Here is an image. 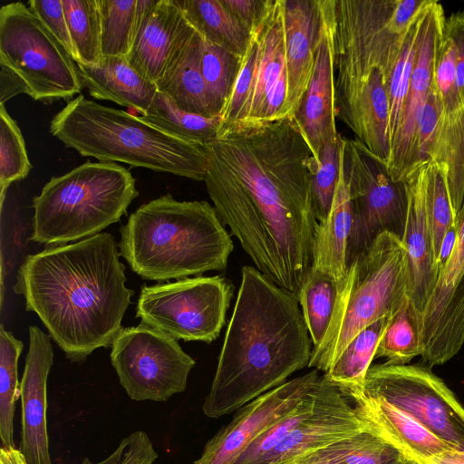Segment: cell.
Here are the masks:
<instances>
[{
    "mask_svg": "<svg viewBox=\"0 0 464 464\" xmlns=\"http://www.w3.org/2000/svg\"><path fill=\"white\" fill-rule=\"evenodd\" d=\"M444 33L455 46L456 86L459 99L464 107V11L446 17Z\"/></svg>",
    "mask_w": 464,
    "mask_h": 464,
    "instance_id": "obj_47",
    "label": "cell"
},
{
    "mask_svg": "<svg viewBox=\"0 0 464 464\" xmlns=\"http://www.w3.org/2000/svg\"><path fill=\"white\" fill-rule=\"evenodd\" d=\"M111 362L127 395L137 401H166L183 392L196 364L176 338L141 322L121 329Z\"/></svg>",
    "mask_w": 464,
    "mask_h": 464,
    "instance_id": "obj_12",
    "label": "cell"
},
{
    "mask_svg": "<svg viewBox=\"0 0 464 464\" xmlns=\"http://www.w3.org/2000/svg\"><path fill=\"white\" fill-rule=\"evenodd\" d=\"M51 336L29 327V349L20 382L21 442L27 464H53L47 432V379L53 362Z\"/></svg>",
    "mask_w": 464,
    "mask_h": 464,
    "instance_id": "obj_21",
    "label": "cell"
},
{
    "mask_svg": "<svg viewBox=\"0 0 464 464\" xmlns=\"http://www.w3.org/2000/svg\"><path fill=\"white\" fill-rule=\"evenodd\" d=\"M24 343L11 332L0 326V438L2 447L15 448L14 417L15 402L20 397L18 359Z\"/></svg>",
    "mask_w": 464,
    "mask_h": 464,
    "instance_id": "obj_36",
    "label": "cell"
},
{
    "mask_svg": "<svg viewBox=\"0 0 464 464\" xmlns=\"http://www.w3.org/2000/svg\"><path fill=\"white\" fill-rule=\"evenodd\" d=\"M30 9L45 27L63 44L74 60V51L70 37L62 0H30Z\"/></svg>",
    "mask_w": 464,
    "mask_h": 464,
    "instance_id": "obj_46",
    "label": "cell"
},
{
    "mask_svg": "<svg viewBox=\"0 0 464 464\" xmlns=\"http://www.w3.org/2000/svg\"><path fill=\"white\" fill-rule=\"evenodd\" d=\"M195 31L176 0H137L134 38L126 59L156 82Z\"/></svg>",
    "mask_w": 464,
    "mask_h": 464,
    "instance_id": "obj_17",
    "label": "cell"
},
{
    "mask_svg": "<svg viewBox=\"0 0 464 464\" xmlns=\"http://www.w3.org/2000/svg\"><path fill=\"white\" fill-rule=\"evenodd\" d=\"M102 57H127L134 38L137 0H97Z\"/></svg>",
    "mask_w": 464,
    "mask_h": 464,
    "instance_id": "obj_37",
    "label": "cell"
},
{
    "mask_svg": "<svg viewBox=\"0 0 464 464\" xmlns=\"http://www.w3.org/2000/svg\"><path fill=\"white\" fill-rule=\"evenodd\" d=\"M431 89L443 116H454L464 109L456 86L455 46L444 30L435 54Z\"/></svg>",
    "mask_w": 464,
    "mask_h": 464,
    "instance_id": "obj_43",
    "label": "cell"
},
{
    "mask_svg": "<svg viewBox=\"0 0 464 464\" xmlns=\"http://www.w3.org/2000/svg\"><path fill=\"white\" fill-rule=\"evenodd\" d=\"M249 45L251 83L234 123L260 124L288 118L284 0H273L262 23L251 31Z\"/></svg>",
    "mask_w": 464,
    "mask_h": 464,
    "instance_id": "obj_14",
    "label": "cell"
},
{
    "mask_svg": "<svg viewBox=\"0 0 464 464\" xmlns=\"http://www.w3.org/2000/svg\"><path fill=\"white\" fill-rule=\"evenodd\" d=\"M392 315L377 320L357 334L324 373L347 398L363 393L367 372Z\"/></svg>",
    "mask_w": 464,
    "mask_h": 464,
    "instance_id": "obj_28",
    "label": "cell"
},
{
    "mask_svg": "<svg viewBox=\"0 0 464 464\" xmlns=\"http://www.w3.org/2000/svg\"><path fill=\"white\" fill-rule=\"evenodd\" d=\"M342 161L347 179L353 224L346 265L365 253L382 232L401 239L408 210L406 179H392L386 161L356 140L343 139Z\"/></svg>",
    "mask_w": 464,
    "mask_h": 464,
    "instance_id": "obj_10",
    "label": "cell"
},
{
    "mask_svg": "<svg viewBox=\"0 0 464 464\" xmlns=\"http://www.w3.org/2000/svg\"><path fill=\"white\" fill-rule=\"evenodd\" d=\"M428 164L420 166L406 178L408 210L401 238L406 253L407 297L420 318L440 274L426 212Z\"/></svg>",
    "mask_w": 464,
    "mask_h": 464,
    "instance_id": "obj_22",
    "label": "cell"
},
{
    "mask_svg": "<svg viewBox=\"0 0 464 464\" xmlns=\"http://www.w3.org/2000/svg\"><path fill=\"white\" fill-rule=\"evenodd\" d=\"M445 20L442 5L434 0L420 18L416 56L402 119L388 161L389 172L395 181L404 180L408 176L413 140L431 88L434 59Z\"/></svg>",
    "mask_w": 464,
    "mask_h": 464,
    "instance_id": "obj_18",
    "label": "cell"
},
{
    "mask_svg": "<svg viewBox=\"0 0 464 464\" xmlns=\"http://www.w3.org/2000/svg\"><path fill=\"white\" fill-rule=\"evenodd\" d=\"M320 384V383H319ZM319 386V385H318ZM318 388V387H317ZM304 397L285 416L261 433L234 464H257L272 452L313 411L315 392Z\"/></svg>",
    "mask_w": 464,
    "mask_h": 464,
    "instance_id": "obj_42",
    "label": "cell"
},
{
    "mask_svg": "<svg viewBox=\"0 0 464 464\" xmlns=\"http://www.w3.org/2000/svg\"><path fill=\"white\" fill-rule=\"evenodd\" d=\"M158 457L147 432L137 430L122 439L116 450L103 460L92 462L84 458L82 464H154Z\"/></svg>",
    "mask_w": 464,
    "mask_h": 464,
    "instance_id": "obj_45",
    "label": "cell"
},
{
    "mask_svg": "<svg viewBox=\"0 0 464 464\" xmlns=\"http://www.w3.org/2000/svg\"><path fill=\"white\" fill-rule=\"evenodd\" d=\"M50 132L65 147L102 162L120 161L197 181L206 177L205 146L169 135L140 117L82 94L54 115Z\"/></svg>",
    "mask_w": 464,
    "mask_h": 464,
    "instance_id": "obj_6",
    "label": "cell"
},
{
    "mask_svg": "<svg viewBox=\"0 0 464 464\" xmlns=\"http://www.w3.org/2000/svg\"><path fill=\"white\" fill-rule=\"evenodd\" d=\"M76 64L82 85L92 97L135 108L141 114L158 92L155 82L138 72L126 57H102L95 65Z\"/></svg>",
    "mask_w": 464,
    "mask_h": 464,
    "instance_id": "obj_25",
    "label": "cell"
},
{
    "mask_svg": "<svg viewBox=\"0 0 464 464\" xmlns=\"http://www.w3.org/2000/svg\"><path fill=\"white\" fill-rule=\"evenodd\" d=\"M0 64L26 82L34 101L70 99L82 89L75 61L21 2L0 8Z\"/></svg>",
    "mask_w": 464,
    "mask_h": 464,
    "instance_id": "obj_9",
    "label": "cell"
},
{
    "mask_svg": "<svg viewBox=\"0 0 464 464\" xmlns=\"http://www.w3.org/2000/svg\"><path fill=\"white\" fill-rule=\"evenodd\" d=\"M348 399L354 403L356 414L365 430L380 436L419 464H426L440 452L455 449L411 416L381 398L362 393Z\"/></svg>",
    "mask_w": 464,
    "mask_h": 464,
    "instance_id": "obj_23",
    "label": "cell"
},
{
    "mask_svg": "<svg viewBox=\"0 0 464 464\" xmlns=\"http://www.w3.org/2000/svg\"><path fill=\"white\" fill-rule=\"evenodd\" d=\"M140 118L169 135L202 146L218 138L222 125L220 115L206 117L183 111L159 90Z\"/></svg>",
    "mask_w": 464,
    "mask_h": 464,
    "instance_id": "obj_30",
    "label": "cell"
},
{
    "mask_svg": "<svg viewBox=\"0 0 464 464\" xmlns=\"http://www.w3.org/2000/svg\"><path fill=\"white\" fill-rule=\"evenodd\" d=\"M21 93L31 95L26 82L15 72L0 64V105Z\"/></svg>",
    "mask_w": 464,
    "mask_h": 464,
    "instance_id": "obj_50",
    "label": "cell"
},
{
    "mask_svg": "<svg viewBox=\"0 0 464 464\" xmlns=\"http://www.w3.org/2000/svg\"><path fill=\"white\" fill-rule=\"evenodd\" d=\"M426 212L438 260L445 235L456 224L449 190L448 169L443 163L430 162L427 166Z\"/></svg>",
    "mask_w": 464,
    "mask_h": 464,
    "instance_id": "obj_38",
    "label": "cell"
},
{
    "mask_svg": "<svg viewBox=\"0 0 464 464\" xmlns=\"http://www.w3.org/2000/svg\"><path fill=\"white\" fill-rule=\"evenodd\" d=\"M443 163L448 169V184L457 217L464 200V109L450 117L440 113L430 163Z\"/></svg>",
    "mask_w": 464,
    "mask_h": 464,
    "instance_id": "obj_31",
    "label": "cell"
},
{
    "mask_svg": "<svg viewBox=\"0 0 464 464\" xmlns=\"http://www.w3.org/2000/svg\"><path fill=\"white\" fill-rule=\"evenodd\" d=\"M407 296L406 253L401 239L382 232L347 267L328 331L312 350L308 367L326 372L362 329L392 314Z\"/></svg>",
    "mask_w": 464,
    "mask_h": 464,
    "instance_id": "obj_8",
    "label": "cell"
},
{
    "mask_svg": "<svg viewBox=\"0 0 464 464\" xmlns=\"http://www.w3.org/2000/svg\"><path fill=\"white\" fill-rule=\"evenodd\" d=\"M343 138L328 140L322 149L318 161L311 170L312 207L317 222L324 221L331 209L334 198L341 163Z\"/></svg>",
    "mask_w": 464,
    "mask_h": 464,
    "instance_id": "obj_39",
    "label": "cell"
},
{
    "mask_svg": "<svg viewBox=\"0 0 464 464\" xmlns=\"http://www.w3.org/2000/svg\"><path fill=\"white\" fill-rule=\"evenodd\" d=\"M135 179L114 162H85L53 177L33 199L31 240L66 245L118 222L138 197Z\"/></svg>",
    "mask_w": 464,
    "mask_h": 464,
    "instance_id": "obj_7",
    "label": "cell"
},
{
    "mask_svg": "<svg viewBox=\"0 0 464 464\" xmlns=\"http://www.w3.org/2000/svg\"><path fill=\"white\" fill-rule=\"evenodd\" d=\"M420 15L410 28L405 37L401 52L387 82L390 110L391 150L397 137L402 119L404 103L416 56Z\"/></svg>",
    "mask_w": 464,
    "mask_h": 464,
    "instance_id": "obj_41",
    "label": "cell"
},
{
    "mask_svg": "<svg viewBox=\"0 0 464 464\" xmlns=\"http://www.w3.org/2000/svg\"><path fill=\"white\" fill-rule=\"evenodd\" d=\"M351 401L323 374L312 413L257 464H287L364 430Z\"/></svg>",
    "mask_w": 464,
    "mask_h": 464,
    "instance_id": "obj_19",
    "label": "cell"
},
{
    "mask_svg": "<svg viewBox=\"0 0 464 464\" xmlns=\"http://www.w3.org/2000/svg\"><path fill=\"white\" fill-rule=\"evenodd\" d=\"M360 433L326 448L303 455L287 464H348L347 455L356 444Z\"/></svg>",
    "mask_w": 464,
    "mask_h": 464,
    "instance_id": "obj_48",
    "label": "cell"
},
{
    "mask_svg": "<svg viewBox=\"0 0 464 464\" xmlns=\"http://www.w3.org/2000/svg\"><path fill=\"white\" fill-rule=\"evenodd\" d=\"M25 143L16 122L5 105H0V197L1 210L9 185L24 179L30 172Z\"/></svg>",
    "mask_w": 464,
    "mask_h": 464,
    "instance_id": "obj_40",
    "label": "cell"
},
{
    "mask_svg": "<svg viewBox=\"0 0 464 464\" xmlns=\"http://www.w3.org/2000/svg\"><path fill=\"white\" fill-rule=\"evenodd\" d=\"M120 231L121 256L147 280L225 270L234 247L214 207L207 201H178L170 194L141 205Z\"/></svg>",
    "mask_w": 464,
    "mask_h": 464,
    "instance_id": "obj_5",
    "label": "cell"
},
{
    "mask_svg": "<svg viewBox=\"0 0 464 464\" xmlns=\"http://www.w3.org/2000/svg\"><path fill=\"white\" fill-rule=\"evenodd\" d=\"M322 376L314 369L240 408L232 420L207 442L194 464H234L261 433L312 393Z\"/></svg>",
    "mask_w": 464,
    "mask_h": 464,
    "instance_id": "obj_16",
    "label": "cell"
},
{
    "mask_svg": "<svg viewBox=\"0 0 464 464\" xmlns=\"http://www.w3.org/2000/svg\"><path fill=\"white\" fill-rule=\"evenodd\" d=\"M353 224L347 179L342 161L338 183L331 209L319 222L314 240L312 269L341 283L347 274L346 251Z\"/></svg>",
    "mask_w": 464,
    "mask_h": 464,
    "instance_id": "obj_26",
    "label": "cell"
},
{
    "mask_svg": "<svg viewBox=\"0 0 464 464\" xmlns=\"http://www.w3.org/2000/svg\"><path fill=\"white\" fill-rule=\"evenodd\" d=\"M286 113L292 118L308 87L321 20L320 0H284Z\"/></svg>",
    "mask_w": 464,
    "mask_h": 464,
    "instance_id": "obj_24",
    "label": "cell"
},
{
    "mask_svg": "<svg viewBox=\"0 0 464 464\" xmlns=\"http://www.w3.org/2000/svg\"><path fill=\"white\" fill-rule=\"evenodd\" d=\"M426 464H464V451L448 450L430 458Z\"/></svg>",
    "mask_w": 464,
    "mask_h": 464,
    "instance_id": "obj_52",
    "label": "cell"
},
{
    "mask_svg": "<svg viewBox=\"0 0 464 464\" xmlns=\"http://www.w3.org/2000/svg\"><path fill=\"white\" fill-rule=\"evenodd\" d=\"M221 2L251 33L262 23L273 0H221Z\"/></svg>",
    "mask_w": 464,
    "mask_h": 464,
    "instance_id": "obj_49",
    "label": "cell"
},
{
    "mask_svg": "<svg viewBox=\"0 0 464 464\" xmlns=\"http://www.w3.org/2000/svg\"><path fill=\"white\" fill-rule=\"evenodd\" d=\"M312 345L298 299L257 268L244 266L204 414L227 415L282 385L308 366Z\"/></svg>",
    "mask_w": 464,
    "mask_h": 464,
    "instance_id": "obj_3",
    "label": "cell"
},
{
    "mask_svg": "<svg viewBox=\"0 0 464 464\" xmlns=\"http://www.w3.org/2000/svg\"><path fill=\"white\" fill-rule=\"evenodd\" d=\"M420 354V318L406 296L392 314L379 342L375 358H385L388 363L407 364Z\"/></svg>",
    "mask_w": 464,
    "mask_h": 464,
    "instance_id": "obj_33",
    "label": "cell"
},
{
    "mask_svg": "<svg viewBox=\"0 0 464 464\" xmlns=\"http://www.w3.org/2000/svg\"><path fill=\"white\" fill-rule=\"evenodd\" d=\"M204 182L225 226L256 268L298 298L318 225L312 150L293 118L232 123L205 145Z\"/></svg>",
    "mask_w": 464,
    "mask_h": 464,
    "instance_id": "obj_1",
    "label": "cell"
},
{
    "mask_svg": "<svg viewBox=\"0 0 464 464\" xmlns=\"http://www.w3.org/2000/svg\"><path fill=\"white\" fill-rule=\"evenodd\" d=\"M363 393L411 416L437 437L464 451V407L428 368L384 362L369 368Z\"/></svg>",
    "mask_w": 464,
    "mask_h": 464,
    "instance_id": "obj_13",
    "label": "cell"
},
{
    "mask_svg": "<svg viewBox=\"0 0 464 464\" xmlns=\"http://www.w3.org/2000/svg\"><path fill=\"white\" fill-rule=\"evenodd\" d=\"M234 285L222 276L143 285L136 316L177 340L215 341L226 323Z\"/></svg>",
    "mask_w": 464,
    "mask_h": 464,
    "instance_id": "obj_11",
    "label": "cell"
},
{
    "mask_svg": "<svg viewBox=\"0 0 464 464\" xmlns=\"http://www.w3.org/2000/svg\"><path fill=\"white\" fill-rule=\"evenodd\" d=\"M456 222L454 248L420 317V356L430 367L449 362L464 343V200Z\"/></svg>",
    "mask_w": 464,
    "mask_h": 464,
    "instance_id": "obj_15",
    "label": "cell"
},
{
    "mask_svg": "<svg viewBox=\"0 0 464 464\" xmlns=\"http://www.w3.org/2000/svg\"><path fill=\"white\" fill-rule=\"evenodd\" d=\"M440 113V110L438 100L434 92L430 88L415 133L410 158L408 176L420 166L430 163V151L434 141Z\"/></svg>",
    "mask_w": 464,
    "mask_h": 464,
    "instance_id": "obj_44",
    "label": "cell"
},
{
    "mask_svg": "<svg viewBox=\"0 0 464 464\" xmlns=\"http://www.w3.org/2000/svg\"><path fill=\"white\" fill-rule=\"evenodd\" d=\"M76 63L95 65L102 59L97 0H62Z\"/></svg>",
    "mask_w": 464,
    "mask_h": 464,
    "instance_id": "obj_35",
    "label": "cell"
},
{
    "mask_svg": "<svg viewBox=\"0 0 464 464\" xmlns=\"http://www.w3.org/2000/svg\"><path fill=\"white\" fill-rule=\"evenodd\" d=\"M396 2L331 0L336 117L366 146L389 136L387 82L409 32L394 21Z\"/></svg>",
    "mask_w": 464,
    "mask_h": 464,
    "instance_id": "obj_4",
    "label": "cell"
},
{
    "mask_svg": "<svg viewBox=\"0 0 464 464\" xmlns=\"http://www.w3.org/2000/svg\"><path fill=\"white\" fill-rule=\"evenodd\" d=\"M339 284L329 276L310 269L301 286L298 303L307 326L313 349L323 342L334 311Z\"/></svg>",
    "mask_w": 464,
    "mask_h": 464,
    "instance_id": "obj_32",
    "label": "cell"
},
{
    "mask_svg": "<svg viewBox=\"0 0 464 464\" xmlns=\"http://www.w3.org/2000/svg\"><path fill=\"white\" fill-rule=\"evenodd\" d=\"M0 464H27V462L19 449L1 447Z\"/></svg>",
    "mask_w": 464,
    "mask_h": 464,
    "instance_id": "obj_53",
    "label": "cell"
},
{
    "mask_svg": "<svg viewBox=\"0 0 464 464\" xmlns=\"http://www.w3.org/2000/svg\"><path fill=\"white\" fill-rule=\"evenodd\" d=\"M241 60V56L203 37L200 70L212 116L220 115L223 111L235 85Z\"/></svg>",
    "mask_w": 464,
    "mask_h": 464,
    "instance_id": "obj_34",
    "label": "cell"
},
{
    "mask_svg": "<svg viewBox=\"0 0 464 464\" xmlns=\"http://www.w3.org/2000/svg\"><path fill=\"white\" fill-rule=\"evenodd\" d=\"M114 237L99 233L45 246L20 266L14 291L25 300L53 342L73 362L111 346L134 291L125 285Z\"/></svg>",
    "mask_w": 464,
    "mask_h": 464,
    "instance_id": "obj_2",
    "label": "cell"
},
{
    "mask_svg": "<svg viewBox=\"0 0 464 464\" xmlns=\"http://www.w3.org/2000/svg\"><path fill=\"white\" fill-rule=\"evenodd\" d=\"M202 34L196 29L172 59L163 76L155 82L181 110L213 117L200 70Z\"/></svg>",
    "mask_w": 464,
    "mask_h": 464,
    "instance_id": "obj_27",
    "label": "cell"
},
{
    "mask_svg": "<svg viewBox=\"0 0 464 464\" xmlns=\"http://www.w3.org/2000/svg\"><path fill=\"white\" fill-rule=\"evenodd\" d=\"M396 464H419L411 459L406 458Z\"/></svg>",
    "mask_w": 464,
    "mask_h": 464,
    "instance_id": "obj_54",
    "label": "cell"
},
{
    "mask_svg": "<svg viewBox=\"0 0 464 464\" xmlns=\"http://www.w3.org/2000/svg\"><path fill=\"white\" fill-rule=\"evenodd\" d=\"M457 232H458V227H457V222H456V224L453 225L448 230V232L445 235V237L442 241V244H441V246L440 249V254H439L438 260H437L439 271H440V269L444 266V265L446 264L447 260L449 259V257L454 248L456 238H457Z\"/></svg>",
    "mask_w": 464,
    "mask_h": 464,
    "instance_id": "obj_51",
    "label": "cell"
},
{
    "mask_svg": "<svg viewBox=\"0 0 464 464\" xmlns=\"http://www.w3.org/2000/svg\"><path fill=\"white\" fill-rule=\"evenodd\" d=\"M320 7L321 20L313 73L292 117L304 134L316 161L324 144L340 136L335 125L331 0H320Z\"/></svg>",
    "mask_w": 464,
    "mask_h": 464,
    "instance_id": "obj_20",
    "label": "cell"
},
{
    "mask_svg": "<svg viewBox=\"0 0 464 464\" xmlns=\"http://www.w3.org/2000/svg\"><path fill=\"white\" fill-rule=\"evenodd\" d=\"M187 19L204 38L243 57L250 31L221 0H176Z\"/></svg>",
    "mask_w": 464,
    "mask_h": 464,
    "instance_id": "obj_29",
    "label": "cell"
}]
</instances>
